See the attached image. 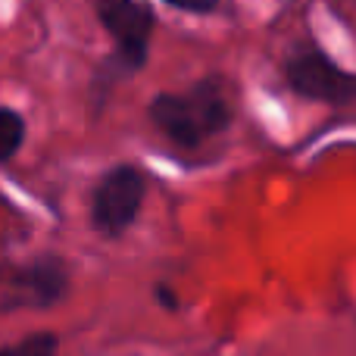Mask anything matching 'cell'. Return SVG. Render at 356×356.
I'll use <instances>...</instances> for the list:
<instances>
[{
  "mask_svg": "<svg viewBox=\"0 0 356 356\" xmlns=\"http://www.w3.org/2000/svg\"><path fill=\"white\" fill-rule=\"evenodd\" d=\"M166 3L178 6V10H188V13H209V10H216L219 0H166Z\"/></svg>",
  "mask_w": 356,
  "mask_h": 356,
  "instance_id": "obj_8",
  "label": "cell"
},
{
  "mask_svg": "<svg viewBox=\"0 0 356 356\" xmlns=\"http://www.w3.org/2000/svg\"><path fill=\"white\" fill-rule=\"evenodd\" d=\"M25 135V122L19 113L13 110H0V160H10L19 150Z\"/></svg>",
  "mask_w": 356,
  "mask_h": 356,
  "instance_id": "obj_6",
  "label": "cell"
},
{
  "mask_svg": "<svg viewBox=\"0 0 356 356\" xmlns=\"http://www.w3.org/2000/svg\"><path fill=\"white\" fill-rule=\"evenodd\" d=\"M144 197V181L135 169L119 166L113 169L104 181L97 184V194H94V222H97L100 232L106 234H119L131 225L138 207H141Z\"/></svg>",
  "mask_w": 356,
  "mask_h": 356,
  "instance_id": "obj_3",
  "label": "cell"
},
{
  "mask_svg": "<svg viewBox=\"0 0 356 356\" xmlns=\"http://www.w3.org/2000/svg\"><path fill=\"white\" fill-rule=\"evenodd\" d=\"M284 75H288V85L307 100H319V104L332 106L356 104V72L341 69L313 44L288 56Z\"/></svg>",
  "mask_w": 356,
  "mask_h": 356,
  "instance_id": "obj_2",
  "label": "cell"
},
{
  "mask_svg": "<svg viewBox=\"0 0 356 356\" xmlns=\"http://www.w3.org/2000/svg\"><path fill=\"white\" fill-rule=\"evenodd\" d=\"M150 116L175 144L197 147L207 135H216L232 122V106H228L219 79H207L188 97L160 94L150 104Z\"/></svg>",
  "mask_w": 356,
  "mask_h": 356,
  "instance_id": "obj_1",
  "label": "cell"
},
{
  "mask_svg": "<svg viewBox=\"0 0 356 356\" xmlns=\"http://www.w3.org/2000/svg\"><path fill=\"white\" fill-rule=\"evenodd\" d=\"M100 19H104L106 31L116 38L122 56L131 66H141L147 56V38L154 29L150 10L141 6L138 0H94Z\"/></svg>",
  "mask_w": 356,
  "mask_h": 356,
  "instance_id": "obj_4",
  "label": "cell"
},
{
  "mask_svg": "<svg viewBox=\"0 0 356 356\" xmlns=\"http://www.w3.org/2000/svg\"><path fill=\"white\" fill-rule=\"evenodd\" d=\"M6 288L10 294H16V300H25V303H50L56 294L63 291L66 278L56 266H31V269H22V272H13L6 278Z\"/></svg>",
  "mask_w": 356,
  "mask_h": 356,
  "instance_id": "obj_5",
  "label": "cell"
},
{
  "mask_svg": "<svg viewBox=\"0 0 356 356\" xmlns=\"http://www.w3.org/2000/svg\"><path fill=\"white\" fill-rule=\"evenodd\" d=\"M54 350H56L54 334H35V338H25L22 344L0 350V356H54Z\"/></svg>",
  "mask_w": 356,
  "mask_h": 356,
  "instance_id": "obj_7",
  "label": "cell"
}]
</instances>
